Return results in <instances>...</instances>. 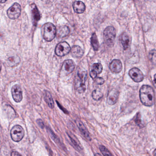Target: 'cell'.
I'll list each match as a JSON object with an SVG mask.
<instances>
[{"label":"cell","instance_id":"1","mask_svg":"<svg viewBox=\"0 0 156 156\" xmlns=\"http://www.w3.org/2000/svg\"><path fill=\"white\" fill-rule=\"evenodd\" d=\"M140 98L143 105L146 106H151L154 102V92L151 87L149 85L142 86L140 90Z\"/></svg>","mask_w":156,"mask_h":156},{"label":"cell","instance_id":"2","mask_svg":"<svg viewBox=\"0 0 156 156\" xmlns=\"http://www.w3.org/2000/svg\"><path fill=\"white\" fill-rule=\"evenodd\" d=\"M87 79V73L86 71H82L77 73L75 79V88L79 93H84L86 90V82Z\"/></svg>","mask_w":156,"mask_h":156},{"label":"cell","instance_id":"3","mask_svg":"<svg viewBox=\"0 0 156 156\" xmlns=\"http://www.w3.org/2000/svg\"><path fill=\"white\" fill-rule=\"evenodd\" d=\"M56 27L51 23H47L44 24L42 28V34L44 39L46 41H51L56 35Z\"/></svg>","mask_w":156,"mask_h":156},{"label":"cell","instance_id":"4","mask_svg":"<svg viewBox=\"0 0 156 156\" xmlns=\"http://www.w3.org/2000/svg\"><path fill=\"white\" fill-rule=\"evenodd\" d=\"M103 35L106 44L109 47H113L115 44L116 37V31L114 27H107L104 30Z\"/></svg>","mask_w":156,"mask_h":156},{"label":"cell","instance_id":"5","mask_svg":"<svg viewBox=\"0 0 156 156\" xmlns=\"http://www.w3.org/2000/svg\"><path fill=\"white\" fill-rule=\"evenodd\" d=\"M25 135V131L22 126L20 125H16L12 128L10 135L12 139L15 142H20L23 139Z\"/></svg>","mask_w":156,"mask_h":156},{"label":"cell","instance_id":"6","mask_svg":"<svg viewBox=\"0 0 156 156\" xmlns=\"http://www.w3.org/2000/svg\"><path fill=\"white\" fill-rule=\"evenodd\" d=\"M71 51V47L68 43L66 41L61 42L56 45L55 53L57 56L62 57L68 54Z\"/></svg>","mask_w":156,"mask_h":156},{"label":"cell","instance_id":"7","mask_svg":"<svg viewBox=\"0 0 156 156\" xmlns=\"http://www.w3.org/2000/svg\"><path fill=\"white\" fill-rule=\"evenodd\" d=\"M21 12V7L18 3H14L7 10V15L11 20H16L19 18Z\"/></svg>","mask_w":156,"mask_h":156},{"label":"cell","instance_id":"8","mask_svg":"<svg viewBox=\"0 0 156 156\" xmlns=\"http://www.w3.org/2000/svg\"><path fill=\"white\" fill-rule=\"evenodd\" d=\"M75 65L72 60H67L64 61L62 66L61 72L63 75H67L73 71Z\"/></svg>","mask_w":156,"mask_h":156},{"label":"cell","instance_id":"9","mask_svg":"<svg viewBox=\"0 0 156 156\" xmlns=\"http://www.w3.org/2000/svg\"><path fill=\"white\" fill-rule=\"evenodd\" d=\"M12 95L13 100L16 103H20L23 99V91L21 87L19 85L12 86L11 89Z\"/></svg>","mask_w":156,"mask_h":156},{"label":"cell","instance_id":"10","mask_svg":"<svg viewBox=\"0 0 156 156\" xmlns=\"http://www.w3.org/2000/svg\"><path fill=\"white\" fill-rule=\"evenodd\" d=\"M130 77L135 82L139 83L144 79V75L140 70L137 68H133L129 72Z\"/></svg>","mask_w":156,"mask_h":156},{"label":"cell","instance_id":"11","mask_svg":"<svg viewBox=\"0 0 156 156\" xmlns=\"http://www.w3.org/2000/svg\"><path fill=\"white\" fill-rule=\"evenodd\" d=\"M119 93L116 89H111L107 97V102L109 105H114L116 103L118 99Z\"/></svg>","mask_w":156,"mask_h":156},{"label":"cell","instance_id":"12","mask_svg":"<svg viewBox=\"0 0 156 156\" xmlns=\"http://www.w3.org/2000/svg\"><path fill=\"white\" fill-rule=\"evenodd\" d=\"M76 125H77L78 128L83 136L87 140L91 141L92 140V137H91L90 133H89V131H88L85 126L84 125L83 123L80 120H78L76 122Z\"/></svg>","mask_w":156,"mask_h":156},{"label":"cell","instance_id":"13","mask_svg":"<svg viewBox=\"0 0 156 156\" xmlns=\"http://www.w3.org/2000/svg\"><path fill=\"white\" fill-rule=\"evenodd\" d=\"M109 68L113 73H120L122 69V64L120 60L115 59L110 63Z\"/></svg>","mask_w":156,"mask_h":156},{"label":"cell","instance_id":"14","mask_svg":"<svg viewBox=\"0 0 156 156\" xmlns=\"http://www.w3.org/2000/svg\"><path fill=\"white\" fill-rule=\"evenodd\" d=\"M20 62V57L17 55H12L9 56L6 59L5 63L9 67H14L17 66Z\"/></svg>","mask_w":156,"mask_h":156},{"label":"cell","instance_id":"15","mask_svg":"<svg viewBox=\"0 0 156 156\" xmlns=\"http://www.w3.org/2000/svg\"><path fill=\"white\" fill-rule=\"evenodd\" d=\"M73 9L75 12L79 14L83 13L85 11L86 6L84 3L81 1H75L73 4Z\"/></svg>","mask_w":156,"mask_h":156},{"label":"cell","instance_id":"16","mask_svg":"<svg viewBox=\"0 0 156 156\" xmlns=\"http://www.w3.org/2000/svg\"><path fill=\"white\" fill-rule=\"evenodd\" d=\"M119 40L124 50H126L130 45V39L127 34L124 32L120 35Z\"/></svg>","mask_w":156,"mask_h":156},{"label":"cell","instance_id":"17","mask_svg":"<svg viewBox=\"0 0 156 156\" xmlns=\"http://www.w3.org/2000/svg\"><path fill=\"white\" fill-rule=\"evenodd\" d=\"M84 53L83 49L78 45H74L71 49V55L74 58H81L83 55Z\"/></svg>","mask_w":156,"mask_h":156},{"label":"cell","instance_id":"18","mask_svg":"<svg viewBox=\"0 0 156 156\" xmlns=\"http://www.w3.org/2000/svg\"><path fill=\"white\" fill-rule=\"evenodd\" d=\"M67 135L70 138L71 142H72L73 145H74L76 149L78 150V151H80L83 149V147L81 145L80 141H79L78 139L76 138V137L74 134H73L70 131H69V132H67Z\"/></svg>","mask_w":156,"mask_h":156},{"label":"cell","instance_id":"19","mask_svg":"<svg viewBox=\"0 0 156 156\" xmlns=\"http://www.w3.org/2000/svg\"><path fill=\"white\" fill-rule=\"evenodd\" d=\"M70 30L69 27L66 25L61 26L58 28L57 30V34L59 38H64L66 37L70 34Z\"/></svg>","mask_w":156,"mask_h":156},{"label":"cell","instance_id":"20","mask_svg":"<svg viewBox=\"0 0 156 156\" xmlns=\"http://www.w3.org/2000/svg\"><path fill=\"white\" fill-rule=\"evenodd\" d=\"M32 9V13L33 17L34 23V25H36L37 22L40 20L41 19V15H40V12L38 10L37 7L36 5L33 3L31 5Z\"/></svg>","mask_w":156,"mask_h":156},{"label":"cell","instance_id":"21","mask_svg":"<svg viewBox=\"0 0 156 156\" xmlns=\"http://www.w3.org/2000/svg\"><path fill=\"white\" fill-rule=\"evenodd\" d=\"M44 101L51 108H54V102L51 93L49 91H45L44 94Z\"/></svg>","mask_w":156,"mask_h":156},{"label":"cell","instance_id":"22","mask_svg":"<svg viewBox=\"0 0 156 156\" xmlns=\"http://www.w3.org/2000/svg\"><path fill=\"white\" fill-rule=\"evenodd\" d=\"M47 129V131H48V133H49V135L51 136V138L53 140L55 141V142L56 144H57L58 146L61 147L62 148H63V146L62 145V142L60 141V139H59L58 137L55 134L54 132L52 131L51 129L49 127H47L46 128Z\"/></svg>","mask_w":156,"mask_h":156},{"label":"cell","instance_id":"23","mask_svg":"<svg viewBox=\"0 0 156 156\" xmlns=\"http://www.w3.org/2000/svg\"><path fill=\"white\" fill-rule=\"evenodd\" d=\"M91 44L94 50L95 51H98L99 48V42L96 34L95 33L93 34L91 37Z\"/></svg>","mask_w":156,"mask_h":156},{"label":"cell","instance_id":"24","mask_svg":"<svg viewBox=\"0 0 156 156\" xmlns=\"http://www.w3.org/2000/svg\"><path fill=\"white\" fill-rule=\"evenodd\" d=\"M102 71H103V66L101 63H97L94 64L92 65L91 71L96 74L98 75L101 73Z\"/></svg>","mask_w":156,"mask_h":156},{"label":"cell","instance_id":"25","mask_svg":"<svg viewBox=\"0 0 156 156\" xmlns=\"http://www.w3.org/2000/svg\"><path fill=\"white\" fill-rule=\"evenodd\" d=\"M92 96L93 99L98 101L103 97V94L99 89H95L92 93Z\"/></svg>","mask_w":156,"mask_h":156},{"label":"cell","instance_id":"26","mask_svg":"<svg viewBox=\"0 0 156 156\" xmlns=\"http://www.w3.org/2000/svg\"><path fill=\"white\" fill-rule=\"evenodd\" d=\"M149 59L151 62L154 65H156V51L151 50L149 53Z\"/></svg>","mask_w":156,"mask_h":156},{"label":"cell","instance_id":"27","mask_svg":"<svg viewBox=\"0 0 156 156\" xmlns=\"http://www.w3.org/2000/svg\"><path fill=\"white\" fill-rule=\"evenodd\" d=\"M99 149H100V151L104 156H113L111 152L105 146H103V145H100L99 146Z\"/></svg>","mask_w":156,"mask_h":156},{"label":"cell","instance_id":"28","mask_svg":"<svg viewBox=\"0 0 156 156\" xmlns=\"http://www.w3.org/2000/svg\"><path fill=\"white\" fill-rule=\"evenodd\" d=\"M135 121L136 125L140 127H143V124H142L141 119V115L140 113H138L135 118Z\"/></svg>","mask_w":156,"mask_h":156},{"label":"cell","instance_id":"29","mask_svg":"<svg viewBox=\"0 0 156 156\" xmlns=\"http://www.w3.org/2000/svg\"><path fill=\"white\" fill-rule=\"evenodd\" d=\"M95 83L98 85H103L105 83V80L102 77L95 78Z\"/></svg>","mask_w":156,"mask_h":156},{"label":"cell","instance_id":"30","mask_svg":"<svg viewBox=\"0 0 156 156\" xmlns=\"http://www.w3.org/2000/svg\"><path fill=\"white\" fill-rule=\"evenodd\" d=\"M36 122H37V124H38V126L42 129H44V123L43 121L41 119H37L36 120Z\"/></svg>","mask_w":156,"mask_h":156},{"label":"cell","instance_id":"31","mask_svg":"<svg viewBox=\"0 0 156 156\" xmlns=\"http://www.w3.org/2000/svg\"><path fill=\"white\" fill-rule=\"evenodd\" d=\"M56 102H57V105H58V106H59V108H60V109H62V111H63V112H64V113H65V114H69V113H68V111H67V110H66V109L64 108L61 105H60V104H59V103H58V102H57V101H56Z\"/></svg>","mask_w":156,"mask_h":156},{"label":"cell","instance_id":"32","mask_svg":"<svg viewBox=\"0 0 156 156\" xmlns=\"http://www.w3.org/2000/svg\"><path fill=\"white\" fill-rule=\"evenodd\" d=\"M11 156H23L20 153L18 152V151H13L12 152L11 154Z\"/></svg>","mask_w":156,"mask_h":156},{"label":"cell","instance_id":"33","mask_svg":"<svg viewBox=\"0 0 156 156\" xmlns=\"http://www.w3.org/2000/svg\"><path fill=\"white\" fill-rule=\"evenodd\" d=\"M153 83H154V86L156 88V74L154 75V80H153Z\"/></svg>","mask_w":156,"mask_h":156},{"label":"cell","instance_id":"34","mask_svg":"<svg viewBox=\"0 0 156 156\" xmlns=\"http://www.w3.org/2000/svg\"><path fill=\"white\" fill-rule=\"evenodd\" d=\"M153 156H156V149L154 151H153Z\"/></svg>","mask_w":156,"mask_h":156},{"label":"cell","instance_id":"35","mask_svg":"<svg viewBox=\"0 0 156 156\" xmlns=\"http://www.w3.org/2000/svg\"><path fill=\"white\" fill-rule=\"evenodd\" d=\"M95 156H102L99 153H97L95 154Z\"/></svg>","mask_w":156,"mask_h":156},{"label":"cell","instance_id":"36","mask_svg":"<svg viewBox=\"0 0 156 156\" xmlns=\"http://www.w3.org/2000/svg\"><path fill=\"white\" fill-rule=\"evenodd\" d=\"M7 2V1H1V3H5V2Z\"/></svg>","mask_w":156,"mask_h":156}]
</instances>
